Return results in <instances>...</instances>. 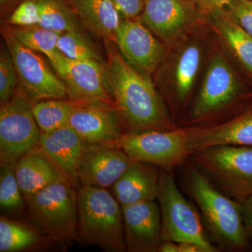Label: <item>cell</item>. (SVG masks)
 I'll use <instances>...</instances> for the list:
<instances>
[{
    "label": "cell",
    "instance_id": "cell-6",
    "mask_svg": "<svg viewBox=\"0 0 252 252\" xmlns=\"http://www.w3.org/2000/svg\"><path fill=\"white\" fill-rule=\"evenodd\" d=\"M162 219V241L194 243L206 252H219L203 229V223L192 204L177 188L170 171L163 170L159 177V192Z\"/></svg>",
    "mask_w": 252,
    "mask_h": 252
},
{
    "label": "cell",
    "instance_id": "cell-27",
    "mask_svg": "<svg viewBox=\"0 0 252 252\" xmlns=\"http://www.w3.org/2000/svg\"><path fill=\"white\" fill-rule=\"evenodd\" d=\"M57 49L68 59L102 64L98 51L79 29L63 32L58 39Z\"/></svg>",
    "mask_w": 252,
    "mask_h": 252
},
{
    "label": "cell",
    "instance_id": "cell-25",
    "mask_svg": "<svg viewBox=\"0 0 252 252\" xmlns=\"http://www.w3.org/2000/svg\"><path fill=\"white\" fill-rule=\"evenodd\" d=\"M77 102L47 99L33 104L32 112L42 132H49L68 126Z\"/></svg>",
    "mask_w": 252,
    "mask_h": 252
},
{
    "label": "cell",
    "instance_id": "cell-34",
    "mask_svg": "<svg viewBox=\"0 0 252 252\" xmlns=\"http://www.w3.org/2000/svg\"><path fill=\"white\" fill-rule=\"evenodd\" d=\"M241 205L242 215L244 225L250 239V243H252V196L246 200L240 202Z\"/></svg>",
    "mask_w": 252,
    "mask_h": 252
},
{
    "label": "cell",
    "instance_id": "cell-18",
    "mask_svg": "<svg viewBox=\"0 0 252 252\" xmlns=\"http://www.w3.org/2000/svg\"><path fill=\"white\" fill-rule=\"evenodd\" d=\"M159 177L152 165L132 160L112 185L113 195L121 206L155 201L158 197Z\"/></svg>",
    "mask_w": 252,
    "mask_h": 252
},
{
    "label": "cell",
    "instance_id": "cell-10",
    "mask_svg": "<svg viewBox=\"0 0 252 252\" xmlns=\"http://www.w3.org/2000/svg\"><path fill=\"white\" fill-rule=\"evenodd\" d=\"M4 38L18 79L32 99H59L67 95L63 81L50 70L35 51L23 46L13 34H4Z\"/></svg>",
    "mask_w": 252,
    "mask_h": 252
},
{
    "label": "cell",
    "instance_id": "cell-11",
    "mask_svg": "<svg viewBox=\"0 0 252 252\" xmlns=\"http://www.w3.org/2000/svg\"><path fill=\"white\" fill-rule=\"evenodd\" d=\"M240 86L228 63L215 55L209 64L193 109V119H201L223 109L238 97Z\"/></svg>",
    "mask_w": 252,
    "mask_h": 252
},
{
    "label": "cell",
    "instance_id": "cell-15",
    "mask_svg": "<svg viewBox=\"0 0 252 252\" xmlns=\"http://www.w3.org/2000/svg\"><path fill=\"white\" fill-rule=\"evenodd\" d=\"M114 38L124 59L140 72H154L161 61L163 46L137 21L122 20Z\"/></svg>",
    "mask_w": 252,
    "mask_h": 252
},
{
    "label": "cell",
    "instance_id": "cell-24",
    "mask_svg": "<svg viewBox=\"0 0 252 252\" xmlns=\"http://www.w3.org/2000/svg\"><path fill=\"white\" fill-rule=\"evenodd\" d=\"M38 230L6 217L0 218V252L22 251L40 240Z\"/></svg>",
    "mask_w": 252,
    "mask_h": 252
},
{
    "label": "cell",
    "instance_id": "cell-23",
    "mask_svg": "<svg viewBox=\"0 0 252 252\" xmlns=\"http://www.w3.org/2000/svg\"><path fill=\"white\" fill-rule=\"evenodd\" d=\"M40 12L39 26L64 32L79 29L80 20L66 0H35Z\"/></svg>",
    "mask_w": 252,
    "mask_h": 252
},
{
    "label": "cell",
    "instance_id": "cell-13",
    "mask_svg": "<svg viewBox=\"0 0 252 252\" xmlns=\"http://www.w3.org/2000/svg\"><path fill=\"white\" fill-rule=\"evenodd\" d=\"M132 161L116 144L89 145L78 172L79 184L103 189L112 187Z\"/></svg>",
    "mask_w": 252,
    "mask_h": 252
},
{
    "label": "cell",
    "instance_id": "cell-7",
    "mask_svg": "<svg viewBox=\"0 0 252 252\" xmlns=\"http://www.w3.org/2000/svg\"><path fill=\"white\" fill-rule=\"evenodd\" d=\"M33 104L23 89L1 104L0 164L14 165L20 157L39 147L42 132L33 114Z\"/></svg>",
    "mask_w": 252,
    "mask_h": 252
},
{
    "label": "cell",
    "instance_id": "cell-26",
    "mask_svg": "<svg viewBox=\"0 0 252 252\" xmlns=\"http://www.w3.org/2000/svg\"><path fill=\"white\" fill-rule=\"evenodd\" d=\"M201 51L197 44H190L181 53L175 71L176 91L179 98L188 95L198 74Z\"/></svg>",
    "mask_w": 252,
    "mask_h": 252
},
{
    "label": "cell",
    "instance_id": "cell-8",
    "mask_svg": "<svg viewBox=\"0 0 252 252\" xmlns=\"http://www.w3.org/2000/svg\"><path fill=\"white\" fill-rule=\"evenodd\" d=\"M116 145L132 160L170 171L190 155L185 130H137L123 132Z\"/></svg>",
    "mask_w": 252,
    "mask_h": 252
},
{
    "label": "cell",
    "instance_id": "cell-36",
    "mask_svg": "<svg viewBox=\"0 0 252 252\" xmlns=\"http://www.w3.org/2000/svg\"><path fill=\"white\" fill-rule=\"evenodd\" d=\"M178 245L180 252H206L205 249L196 243L185 242Z\"/></svg>",
    "mask_w": 252,
    "mask_h": 252
},
{
    "label": "cell",
    "instance_id": "cell-32",
    "mask_svg": "<svg viewBox=\"0 0 252 252\" xmlns=\"http://www.w3.org/2000/svg\"><path fill=\"white\" fill-rule=\"evenodd\" d=\"M225 8L228 16L252 36V0H233Z\"/></svg>",
    "mask_w": 252,
    "mask_h": 252
},
{
    "label": "cell",
    "instance_id": "cell-12",
    "mask_svg": "<svg viewBox=\"0 0 252 252\" xmlns=\"http://www.w3.org/2000/svg\"><path fill=\"white\" fill-rule=\"evenodd\" d=\"M126 251L156 252L162 243L160 206L155 201L122 206Z\"/></svg>",
    "mask_w": 252,
    "mask_h": 252
},
{
    "label": "cell",
    "instance_id": "cell-38",
    "mask_svg": "<svg viewBox=\"0 0 252 252\" xmlns=\"http://www.w3.org/2000/svg\"><path fill=\"white\" fill-rule=\"evenodd\" d=\"M24 0H0V4L2 9H9L14 6H16V8Z\"/></svg>",
    "mask_w": 252,
    "mask_h": 252
},
{
    "label": "cell",
    "instance_id": "cell-17",
    "mask_svg": "<svg viewBox=\"0 0 252 252\" xmlns=\"http://www.w3.org/2000/svg\"><path fill=\"white\" fill-rule=\"evenodd\" d=\"M185 132L190 153L215 146L252 147V109L220 125Z\"/></svg>",
    "mask_w": 252,
    "mask_h": 252
},
{
    "label": "cell",
    "instance_id": "cell-37",
    "mask_svg": "<svg viewBox=\"0 0 252 252\" xmlns=\"http://www.w3.org/2000/svg\"><path fill=\"white\" fill-rule=\"evenodd\" d=\"M158 252H180L179 250L178 243L175 242L166 240V241L162 242L159 246Z\"/></svg>",
    "mask_w": 252,
    "mask_h": 252
},
{
    "label": "cell",
    "instance_id": "cell-5",
    "mask_svg": "<svg viewBox=\"0 0 252 252\" xmlns=\"http://www.w3.org/2000/svg\"><path fill=\"white\" fill-rule=\"evenodd\" d=\"M193 165L238 202L252 196V147L220 145L192 152Z\"/></svg>",
    "mask_w": 252,
    "mask_h": 252
},
{
    "label": "cell",
    "instance_id": "cell-22",
    "mask_svg": "<svg viewBox=\"0 0 252 252\" xmlns=\"http://www.w3.org/2000/svg\"><path fill=\"white\" fill-rule=\"evenodd\" d=\"M222 11H214L217 30L240 62L252 74V36Z\"/></svg>",
    "mask_w": 252,
    "mask_h": 252
},
{
    "label": "cell",
    "instance_id": "cell-14",
    "mask_svg": "<svg viewBox=\"0 0 252 252\" xmlns=\"http://www.w3.org/2000/svg\"><path fill=\"white\" fill-rule=\"evenodd\" d=\"M115 107L78 102L68 126L89 145L116 144L123 133Z\"/></svg>",
    "mask_w": 252,
    "mask_h": 252
},
{
    "label": "cell",
    "instance_id": "cell-31",
    "mask_svg": "<svg viewBox=\"0 0 252 252\" xmlns=\"http://www.w3.org/2000/svg\"><path fill=\"white\" fill-rule=\"evenodd\" d=\"M8 22L15 26L31 27L39 26L40 12L35 0H24L15 8Z\"/></svg>",
    "mask_w": 252,
    "mask_h": 252
},
{
    "label": "cell",
    "instance_id": "cell-3",
    "mask_svg": "<svg viewBox=\"0 0 252 252\" xmlns=\"http://www.w3.org/2000/svg\"><path fill=\"white\" fill-rule=\"evenodd\" d=\"M77 240L103 251H126L122 206L107 189H78Z\"/></svg>",
    "mask_w": 252,
    "mask_h": 252
},
{
    "label": "cell",
    "instance_id": "cell-2",
    "mask_svg": "<svg viewBox=\"0 0 252 252\" xmlns=\"http://www.w3.org/2000/svg\"><path fill=\"white\" fill-rule=\"evenodd\" d=\"M187 171V190L200 208L202 222L212 240L222 250H250L240 202L223 193L193 165Z\"/></svg>",
    "mask_w": 252,
    "mask_h": 252
},
{
    "label": "cell",
    "instance_id": "cell-20",
    "mask_svg": "<svg viewBox=\"0 0 252 252\" xmlns=\"http://www.w3.org/2000/svg\"><path fill=\"white\" fill-rule=\"evenodd\" d=\"M141 18L159 37L170 40L185 29L190 12L182 0H146Z\"/></svg>",
    "mask_w": 252,
    "mask_h": 252
},
{
    "label": "cell",
    "instance_id": "cell-4",
    "mask_svg": "<svg viewBox=\"0 0 252 252\" xmlns=\"http://www.w3.org/2000/svg\"><path fill=\"white\" fill-rule=\"evenodd\" d=\"M74 188L64 179L25 198L33 223L52 241L77 240L78 195Z\"/></svg>",
    "mask_w": 252,
    "mask_h": 252
},
{
    "label": "cell",
    "instance_id": "cell-16",
    "mask_svg": "<svg viewBox=\"0 0 252 252\" xmlns=\"http://www.w3.org/2000/svg\"><path fill=\"white\" fill-rule=\"evenodd\" d=\"M39 147L56 163L74 187L79 185L78 172L89 144L69 126L41 132Z\"/></svg>",
    "mask_w": 252,
    "mask_h": 252
},
{
    "label": "cell",
    "instance_id": "cell-35",
    "mask_svg": "<svg viewBox=\"0 0 252 252\" xmlns=\"http://www.w3.org/2000/svg\"><path fill=\"white\" fill-rule=\"evenodd\" d=\"M206 9L215 11L223 9L226 7L233 0H197Z\"/></svg>",
    "mask_w": 252,
    "mask_h": 252
},
{
    "label": "cell",
    "instance_id": "cell-21",
    "mask_svg": "<svg viewBox=\"0 0 252 252\" xmlns=\"http://www.w3.org/2000/svg\"><path fill=\"white\" fill-rule=\"evenodd\" d=\"M81 23L99 37L115 36L121 20L119 10L112 0H71Z\"/></svg>",
    "mask_w": 252,
    "mask_h": 252
},
{
    "label": "cell",
    "instance_id": "cell-28",
    "mask_svg": "<svg viewBox=\"0 0 252 252\" xmlns=\"http://www.w3.org/2000/svg\"><path fill=\"white\" fill-rule=\"evenodd\" d=\"M62 33L37 26L18 29L12 34L23 46L45 55L49 59L58 51V39Z\"/></svg>",
    "mask_w": 252,
    "mask_h": 252
},
{
    "label": "cell",
    "instance_id": "cell-29",
    "mask_svg": "<svg viewBox=\"0 0 252 252\" xmlns=\"http://www.w3.org/2000/svg\"><path fill=\"white\" fill-rule=\"evenodd\" d=\"M24 196L18 185L14 165L0 164V206L11 212L21 211L25 206Z\"/></svg>",
    "mask_w": 252,
    "mask_h": 252
},
{
    "label": "cell",
    "instance_id": "cell-19",
    "mask_svg": "<svg viewBox=\"0 0 252 252\" xmlns=\"http://www.w3.org/2000/svg\"><path fill=\"white\" fill-rule=\"evenodd\" d=\"M14 170L25 198L57 181L68 180L39 147L20 157L15 162Z\"/></svg>",
    "mask_w": 252,
    "mask_h": 252
},
{
    "label": "cell",
    "instance_id": "cell-1",
    "mask_svg": "<svg viewBox=\"0 0 252 252\" xmlns=\"http://www.w3.org/2000/svg\"><path fill=\"white\" fill-rule=\"evenodd\" d=\"M106 87L130 130H173L154 84L124 58L112 54L104 65Z\"/></svg>",
    "mask_w": 252,
    "mask_h": 252
},
{
    "label": "cell",
    "instance_id": "cell-30",
    "mask_svg": "<svg viewBox=\"0 0 252 252\" xmlns=\"http://www.w3.org/2000/svg\"><path fill=\"white\" fill-rule=\"evenodd\" d=\"M18 75L9 51L1 50L0 56V102L9 101L16 93Z\"/></svg>",
    "mask_w": 252,
    "mask_h": 252
},
{
    "label": "cell",
    "instance_id": "cell-33",
    "mask_svg": "<svg viewBox=\"0 0 252 252\" xmlns=\"http://www.w3.org/2000/svg\"><path fill=\"white\" fill-rule=\"evenodd\" d=\"M118 9L126 18L136 17L142 12L144 4L142 0H112Z\"/></svg>",
    "mask_w": 252,
    "mask_h": 252
},
{
    "label": "cell",
    "instance_id": "cell-9",
    "mask_svg": "<svg viewBox=\"0 0 252 252\" xmlns=\"http://www.w3.org/2000/svg\"><path fill=\"white\" fill-rule=\"evenodd\" d=\"M49 60L67 88L71 100L116 108L106 87L103 64L69 59L59 51Z\"/></svg>",
    "mask_w": 252,
    "mask_h": 252
}]
</instances>
